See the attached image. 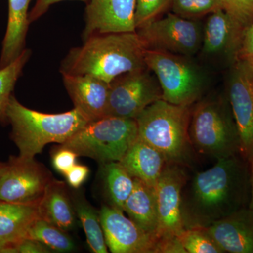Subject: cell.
I'll return each instance as SVG.
<instances>
[{
  "mask_svg": "<svg viewBox=\"0 0 253 253\" xmlns=\"http://www.w3.org/2000/svg\"><path fill=\"white\" fill-rule=\"evenodd\" d=\"M249 163L241 154L217 160L197 173L190 186L184 220L187 226H207L249 206Z\"/></svg>",
  "mask_w": 253,
  "mask_h": 253,
  "instance_id": "cell-1",
  "label": "cell"
},
{
  "mask_svg": "<svg viewBox=\"0 0 253 253\" xmlns=\"http://www.w3.org/2000/svg\"><path fill=\"white\" fill-rule=\"evenodd\" d=\"M228 100L241 139V155L249 161L253 152V68L235 60L228 84Z\"/></svg>",
  "mask_w": 253,
  "mask_h": 253,
  "instance_id": "cell-12",
  "label": "cell"
},
{
  "mask_svg": "<svg viewBox=\"0 0 253 253\" xmlns=\"http://www.w3.org/2000/svg\"><path fill=\"white\" fill-rule=\"evenodd\" d=\"M16 243L0 240V253H15L14 247Z\"/></svg>",
  "mask_w": 253,
  "mask_h": 253,
  "instance_id": "cell-37",
  "label": "cell"
},
{
  "mask_svg": "<svg viewBox=\"0 0 253 253\" xmlns=\"http://www.w3.org/2000/svg\"><path fill=\"white\" fill-rule=\"evenodd\" d=\"M40 217L68 232L76 225L73 201L63 181L53 179L38 206Z\"/></svg>",
  "mask_w": 253,
  "mask_h": 253,
  "instance_id": "cell-20",
  "label": "cell"
},
{
  "mask_svg": "<svg viewBox=\"0 0 253 253\" xmlns=\"http://www.w3.org/2000/svg\"><path fill=\"white\" fill-rule=\"evenodd\" d=\"M135 9L136 0H89L83 41L95 34L136 32Z\"/></svg>",
  "mask_w": 253,
  "mask_h": 253,
  "instance_id": "cell-14",
  "label": "cell"
},
{
  "mask_svg": "<svg viewBox=\"0 0 253 253\" xmlns=\"http://www.w3.org/2000/svg\"><path fill=\"white\" fill-rule=\"evenodd\" d=\"M61 75L75 109L89 123L107 116L109 83L86 75Z\"/></svg>",
  "mask_w": 253,
  "mask_h": 253,
  "instance_id": "cell-15",
  "label": "cell"
},
{
  "mask_svg": "<svg viewBox=\"0 0 253 253\" xmlns=\"http://www.w3.org/2000/svg\"><path fill=\"white\" fill-rule=\"evenodd\" d=\"M66 0H36V4L29 13L30 23L34 22L41 18L46 11L49 10L50 6L60 1ZM73 1H87L89 0H73Z\"/></svg>",
  "mask_w": 253,
  "mask_h": 253,
  "instance_id": "cell-35",
  "label": "cell"
},
{
  "mask_svg": "<svg viewBox=\"0 0 253 253\" xmlns=\"http://www.w3.org/2000/svg\"><path fill=\"white\" fill-rule=\"evenodd\" d=\"M134 179V189L126 199L123 212L143 230L158 239L159 221L154 187Z\"/></svg>",
  "mask_w": 253,
  "mask_h": 253,
  "instance_id": "cell-21",
  "label": "cell"
},
{
  "mask_svg": "<svg viewBox=\"0 0 253 253\" xmlns=\"http://www.w3.org/2000/svg\"><path fill=\"white\" fill-rule=\"evenodd\" d=\"M172 13L193 19L223 9L222 0H173Z\"/></svg>",
  "mask_w": 253,
  "mask_h": 253,
  "instance_id": "cell-28",
  "label": "cell"
},
{
  "mask_svg": "<svg viewBox=\"0 0 253 253\" xmlns=\"http://www.w3.org/2000/svg\"><path fill=\"white\" fill-rule=\"evenodd\" d=\"M66 233L45 219L38 217L28 229L26 238L36 240L53 251L70 252L76 246L72 239Z\"/></svg>",
  "mask_w": 253,
  "mask_h": 253,
  "instance_id": "cell-25",
  "label": "cell"
},
{
  "mask_svg": "<svg viewBox=\"0 0 253 253\" xmlns=\"http://www.w3.org/2000/svg\"><path fill=\"white\" fill-rule=\"evenodd\" d=\"M160 99H163L161 86L149 68L123 73L109 84L107 116L136 119Z\"/></svg>",
  "mask_w": 253,
  "mask_h": 253,
  "instance_id": "cell-8",
  "label": "cell"
},
{
  "mask_svg": "<svg viewBox=\"0 0 253 253\" xmlns=\"http://www.w3.org/2000/svg\"><path fill=\"white\" fill-rule=\"evenodd\" d=\"M6 117L19 156L30 158L41 154L50 143L66 142L89 123L75 108L56 114L38 112L23 106L14 95L8 105Z\"/></svg>",
  "mask_w": 253,
  "mask_h": 253,
  "instance_id": "cell-3",
  "label": "cell"
},
{
  "mask_svg": "<svg viewBox=\"0 0 253 253\" xmlns=\"http://www.w3.org/2000/svg\"><path fill=\"white\" fill-rule=\"evenodd\" d=\"M5 166H6V163L0 162V178H1L3 172H4Z\"/></svg>",
  "mask_w": 253,
  "mask_h": 253,
  "instance_id": "cell-38",
  "label": "cell"
},
{
  "mask_svg": "<svg viewBox=\"0 0 253 253\" xmlns=\"http://www.w3.org/2000/svg\"><path fill=\"white\" fill-rule=\"evenodd\" d=\"M202 227L224 253H253V213L249 208Z\"/></svg>",
  "mask_w": 253,
  "mask_h": 253,
  "instance_id": "cell-16",
  "label": "cell"
},
{
  "mask_svg": "<svg viewBox=\"0 0 253 253\" xmlns=\"http://www.w3.org/2000/svg\"><path fill=\"white\" fill-rule=\"evenodd\" d=\"M235 60L244 61L253 68V21L244 30Z\"/></svg>",
  "mask_w": 253,
  "mask_h": 253,
  "instance_id": "cell-32",
  "label": "cell"
},
{
  "mask_svg": "<svg viewBox=\"0 0 253 253\" xmlns=\"http://www.w3.org/2000/svg\"><path fill=\"white\" fill-rule=\"evenodd\" d=\"M147 49L136 32L92 35L70 50L60 72L91 76L110 84L123 73L146 68Z\"/></svg>",
  "mask_w": 253,
  "mask_h": 253,
  "instance_id": "cell-2",
  "label": "cell"
},
{
  "mask_svg": "<svg viewBox=\"0 0 253 253\" xmlns=\"http://www.w3.org/2000/svg\"><path fill=\"white\" fill-rule=\"evenodd\" d=\"M148 49L160 50L191 57L201 50L203 28L201 23L169 13L136 31Z\"/></svg>",
  "mask_w": 253,
  "mask_h": 253,
  "instance_id": "cell-9",
  "label": "cell"
},
{
  "mask_svg": "<svg viewBox=\"0 0 253 253\" xmlns=\"http://www.w3.org/2000/svg\"><path fill=\"white\" fill-rule=\"evenodd\" d=\"M189 137L193 149L215 159L241 154V139L229 102L201 101L191 111Z\"/></svg>",
  "mask_w": 253,
  "mask_h": 253,
  "instance_id": "cell-5",
  "label": "cell"
},
{
  "mask_svg": "<svg viewBox=\"0 0 253 253\" xmlns=\"http://www.w3.org/2000/svg\"><path fill=\"white\" fill-rule=\"evenodd\" d=\"M137 137L135 119L106 116L87 123L60 146L103 165L119 162Z\"/></svg>",
  "mask_w": 253,
  "mask_h": 253,
  "instance_id": "cell-6",
  "label": "cell"
},
{
  "mask_svg": "<svg viewBox=\"0 0 253 253\" xmlns=\"http://www.w3.org/2000/svg\"><path fill=\"white\" fill-rule=\"evenodd\" d=\"M191 113L190 106L158 100L136 118L138 137L159 151L168 163L180 166L193 149L189 132Z\"/></svg>",
  "mask_w": 253,
  "mask_h": 253,
  "instance_id": "cell-4",
  "label": "cell"
},
{
  "mask_svg": "<svg viewBox=\"0 0 253 253\" xmlns=\"http://www.w3.org/2000/svg\"><path fill=\"white\" fill-rule=\"evenodd\" d=\"M248 161L249 163L250 181H251V196H250L248 208L253 213V152Z\"/></svg>",
  "mask_w": 253,
  "mask_h": 253,
  "instance_id": "cell-36",
  "label": "cell"
},
{
  "mask_svg": "<svg viewBox=\"0 0 253 253\" xmlns=\"http://www.w3.org/2000/svg\"><path fill=\"white\" fill-rule=\"evenodd\" d=\"M123 211L103 206L99 211L108 249L113 253H156L158 238L148 234Z\"/></svg>",
  "mask_w": 253,
  "mask_h": 253,
  "instance_id": "cell-13",
  "label": "cell"
},
{
  "mask_svg": "<svg viewBox=\"0 0 253 253\" xmlns=\"http://www.w3.org/2000/svg\"><path fill=\"white\" fill-rule=\"evenodd\" d=\"M186 173L177 164L169 163L155 186L158 221V240L176 237L184 228L182 191Z\"/></svg>",
  "mask_w": 253,
  "mask_h": 253,
  "instance_id": "cell-11",
  "label": "cell"
},
{
  "mask_svg": "<svg viewBox=\"0 0 253 253\" xmlns=\"http://www.w3.org/2000/svg\"><path fill=\"white\" fill-rule=\"evenodd\" d=\"M73 207L79 218L91 251L94 253H107V245L101 226L99 213L83 199L76 195L72 198Z\"/></svg>",
  "mask_w": 253,
  "mask_h": 253,
  "instance_id": "cell-24",
  "label": "cell"
},
{
  "mask_svg": "<svg viewBox=\"0 0 253 253\" xmlns=\"http://www.w3.org/2000/svg\"><path fill=\"white\" fill-rule=\"evenodd\" d=\"M7 27L0 55V68L17 59L24 51L29 27V9L32 0H8Z\"/></svg>",
  "mask_w": 253,
  "mask_h": 253,
  "instance_id": "cell-19",
  "label": "cell"
},
{
  "mask_svg": "<svg viewBox=\"0 0 253 253\" xmlns=\"http://www.w3.org/2000/svg\"><path fill=\"white\" fill-rule=\"evenodd\" d=\"M31 51L25 49L12 63L0 68V123H8L6 111L15 85L22 74L23 68L31 57Z\"/></svg>",
  "mask_w": 253,
  "mask_h": 253,
  "instance_id": "cell-26",
  "label": "cell"
},
{
  "mask_svg": "<svg viewBox=\"0 0 253 253\" xmlns=\"http://www.w3.org/2000/svg\"><path fill=\"white\" fill-rule=\"evenodd\" d=\"M176 238L187 253H224L202 226H186Z\"/></svg>",
  "mask_w": 253,
  "mask_h": 253,
  "instance_id": "cell-27",
  "label": "cell"
},
{
  "mask_svg": "<svg viewBox=\"0 0 253 253\" xmlns=\"http://www.w3.org/2000/svg\"><path fill=\"white\" fill-rule=\"evenodd\" d=\"M78 155L71 150L58 146L52 155V164L56 171L65 174L76 164Z\"/></svg>",
  "mask_w": 253,
  "mask_h": 253,
  "instance_id": "cell-31",
  "label": "cell"
},
{
  "mask_svg": "<svg viewBox=\"0 0 253 253\" xmlns=\"http://www.w3.org/2000/svg\"><path fill=\"white\" fill-rule=\"evenodd\" d=\"M189 58L160 50H146V67L157 78L163 99L170 104L191 106L199 101L206 88L202 70Z\"/></svg>",
  "mask_w": 253,
  "mask_h": 253,
  "instance_id": "cell-7",
  "label": "cell"
},
{
  "mask_svg": "<svg viewBox=\"0 0 253 253\" xmlns=\"http://www.w3.org/2000/svg\"><path fill=\"white\" fill-rule=\"evenodd\" d=\"M89 173V168L86 166L76 164L64 175L68 184L73 189H78L85 181Z\"/></svg>",
  "mask_w": 253,
  "mask_h": 253,
  "instance_id": "cell-33",
  "label": "cell"
},
{
  "mask_svg": "<svg viewBox=\"0 0 253 253\" xmlns=\"http://www.w3.org/2000/svg\"><path fill=\"white\" fill-rule=\"evenodd\" d=\"M102 166L105 188L111 206L123 211L126 199L134 189V177L119 162L105 163Z\"/></svg>",
  "mask_w": 253,
  "mask_h": 253,
  "instance_id": "cell-23",
  "label": "cell"
},
{
  "mask_svg": "<svg viewBox=\"0 0 253 253\" xmlns=\"http://www.w3.org/2000/svg\"><path fill=\"white\" fill-rule=\"evenodd\" d=\"M132 177L155 187L169 164L159 151L137 137L119 161Z\"/></svg>",
  "mask_w": 253,
  "mask_h": 253,
  "instance_id": "cell-18",
  "label": "cell"
},
{
  "mask_svg": "<svg viewBox=\"0 0 253 253\" xmlns=\"http://www.w3.org/2000/svg\"><path fill=\"white\" fill-rule=\"evenodd\" d=\"M244 30L224 9L211 13L203 29L201 54L212 57L230 55L236 59Z\"/></svg>",
  "mask_w": 253,
  "mask_h": 253,
  "instance_id": "cell-17",
  "label": "cell"
},
{
  "mask_svg": "<svg viewBox=\"0 0 253 253\" xmlns=\"http://www.w3.org/2000/svg\"><path fill=\"white\" fill-rule=\"evenodd\" d=\"M223 9L244 29L253 21V0H222Z\"/></svg>",
  "mask_w": 253,
  "mask_h": 253,
  "instance_id": "cell-30",
  "label": "cell"
},
{
  "mask_svg": "<svg viewBox=\"0 0 253 253\" xmlns=\"http://www.w3.org/2000/svg\"><path fill=\"white\" fill-rule=\"evenodd\" d=\"M15 253H47L51 252L49 248L36 240L24 238L16 243Z\"/></svg>",
  "mask_w": 253,
  "mask_h": 253,
  "instance_id": "cell-34",
  "label": "cell"
},
{
  "mask_svg": "<svg viewBox=\"0 0 253 253\" xmlns=\"http://www.w3.org/2000/svg\"><path fill=\"white\" fill-rule=\"evenodd\" d=\"M38 217V206L0 201V240L18 242L24 239Z\"/></svg>",
  "mask_w": 253,
  "mask_h": 253,
  "instance_id": "cell-22",
  "label": "cell"
},
{
  "mask_svg": "<svg viewBox=\"0 0 253 253\" xmlns=\"http://www.w3.org/2000/svg\"><path fill=\"white\" fill-rule=\"evenodd\" d=\"M54 179L35 158L10 156L0 178V201L38 206Z\"/></svg>",
  "mask_w": 253,
  "mask_h": 253,
  "instance_id": "cell-10",
  "label": "cell"
},
{
  "mask_svg": "<svg viewBox=\"0 0 253 253\" xmlns=\"http://www.w3.org/2000/svg\"><path fill=\"white\" fill-rule=\"evenodd\" d=\"M172 1L173 0H136V31L156 19L169 6H172Z\"/></svg>",
  "mask_w": 253,
  "mask_h": 253,
  "instance_id": "cell-29",
  "label": "cell"
}]
</instances>
